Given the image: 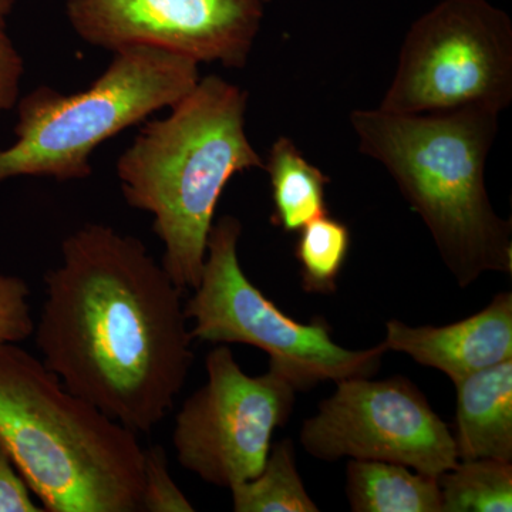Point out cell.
Listing matches in <instances>:
<instances>
[{
    "mask_svg": "<svg viewBox=\"0 0 512 512\" xmlns=\"http://www.w3.org/2000/svg\"><path fill=\"white\" fill-rule=\"evenodd\" d=\"M456 389L458 460L512 463V359L466 377Z\"/></svg>",
    "mask_w": 512,
    "mask_h": 512,
    "instance_id": "7c38bea8",
    "label": "cell"
},
{
    "mask_svg": "<svg viewBox=\"0 0 512 512\" xmlns=\"http://www.w3.org/2000/svg\"><path fill=\"white\" fill-rule=\"evenodd\" d=\"M205 369L207 382L175 417L173 446L185 470L207 484L232 488L261 473L298 390L272 366L264 375H247L225 345L208 353Z\"/></svg>",
    "mask_w": 512,
    "mask_h": 512,
    "instance_id": "ba28073f",
    "label": "cell"
},
{
    "mask_svg": "<svg viewBox=\"0 0 512 512\" xmlns=\"http://www.w3.org/2000/svg\"><path fill=\"white\" fill-rule=\"evenodd\" d=\"M16 0H0V114L18 104L20 80L25 72L22 56L8 33V19Z\"/></svg>",
    "mask_w": 512,
    "mask_h": 512,
    "instance_id": "ffe728a7",
    "label": "cell"
},
{
    "mask_svg": "<svg viewBox=\"0 0 512 512\" xmlns=\"http://www.w3.org/2000/svg\"><path fill=\"white\" fill-rule=\"evenodd\" d=\"M0 441L50 512H143L136 431L67 390L18 343H0Z\"/></svg>",
    "mask_w": 512,
    "mask_h": 512,
    "instance_id": "277c9868",
    "label": "cell"
},
{
    "mask_svg": "<svg viewBox=\"0 0 512 512\" xmlns=\"http://www.w3.org/2000/svg\"><path fill=\"white\" fill-rule=\"evenodd\" d=\"M198 64L158 47L128 46L114 52L109 67L83 92L37 87L18 103L15 143L0 148V183L90 177L94 150L187 96L200 82Z\"/></svg>",
    "mask_w": 512,
    "mask_h": 512,
    "instance_id": "5b68a950",
    "label": "cell"
},
{
    "mask_svg": "<svg viewBox=\"0 0 512 512\" xmlns=\"http://www.w3.org/2000/svg\"><path fill=\"white\" fill-rule=\"evenodd\" d=\"M272 188V224L284 232H299L328 214L326 188L330 178L306 160L292 138H276L265 161Z\"/></svg>",
    "mask_w": 512,
    "mask_h": 512,
    "instance_id": "5bb4252c",
    "label": "cell"
},
{
    "mask_svg": "<svg viewBox=\"0 0 512 512\" xmlns=\"http://www.w3.org/2000/svg\"><path fill=\"white\" fill-rule=\"evenodd\" d=\"M386 350L406 353L454 383L512 359V293H498L483 311L446 326L386 323Z\"/></svg>",
    "mask_w": 512,
    "mask_h": 512,
    "instance_id": "8fae6325",
    "label": "cell"
},
{
    "mask_svg": "<svg viewBox=\"0 0 512 512\" xmlns=\"http://www.w3.org/2000/svg\"><path fill=\"white\" fill-rule=\"evenodd\" d=\"M346 494L355 512H443L439 478L386 461H350Z\"/></svg>",
    "mask_w": 512,
    "mask_h": 512,
    "instance_id": "4fadbf2b",
    "label": "cell"
},
{
    "mask_svg": "<svg viewBox=\"0 0 512 512\" xmlns=\"http://www.w3.org/2000/svg\"><path fill=\"white\" fill-rule=\"evenodd\" d=\"M66 15L80 39L101 49L153 46L244 69L265 0H67Z\"/></svg>",
    "mask_w": 512,
    "mask_h": 512,
    "instance_id": "30bf717a",
    "label": "cell"
},
{
    "mask_svg": "<svg viewBox=\"0 0 512 512\" xmlns=\"http://www.w3.org/2000/svg\"><path fill=\"white\" fill-rule=\"evenodd\" d=\"M143 512H192L190 500L175 483L168 468L167 453L161 446L144 450Z\"/></svg>",
    "mask_w": 512,
    "mask_h": 512,
    "instance_id": "ac0fdd59",
    "label": "cell"
},
{
    "mask_svg": "<svg viewBox=\"0 0 512 512\" xmlns=\"http://www.w3.org/2000/svg\"><path fill=\"white\" fill-rule=\"evenodd\" d=\"M303 423L301 444L318 460L386 461L439 478L458 464L453 431L404 377H350Z\"/></svg>",
    "mask_w": 512,
    "mask_h": 512,
    "instance_id": "9c48e42d",
    "label": "cell"
},
{
    "mask_svg": "<svg viewBox=\"0 0 512 512\" xmlns=\"http://www.w3.org/2000/svg\"><path fill=\"white\" fill-rule=\"evenodd\" d=\"M0 441V512H42Z\"/></svg>",
    "mask_w": 512,
    "mask_h": 512,
    "instance_id": "44dd1931",
    "label": "cell"
},
{
    "mask_svg": "<svg viewBox=\"0 0 512 512\" xmlns=\"http://www.w3.org/2000/svg\"><path fill=\"white\" fill-rule=\"evenodd\" d=\"M512 103V20L488 0H441L407 30L379 109L396 114Z\"/></svg>",
    "mask_w": 512,
    "mask_h": 512,
    "instance_id": "52a82bcc",
    "label": "cell"
},
{
    "mask_svg": "<svg viewBox=\"0 0 512 512\" xmlns=\"http://www.w3.org/2000/svg\"><path fill=\"white\" fill-rule=\"evenodd\" d=\"M232 508L237 512H318L306 491L292 440L275 444L264 468L252 480L229 488Z\"/></svg>",
    "mask_w": 512,
    "mask_h": 512,
    "instance_id": "9a60e30c",
    "label": "cell"
},
{
    "mask_svg": "<svg viewBox=\"0 0 512 512\" xmlns=\"http://www.w3.org/2000/svg\"><path fill=\"white\" fill-rule=\"evenodd\" d=\"M248 93L220 76L202 77L164 119L148 121L117 160L130 207L153 215L165 271L194 291L222 192L234 175L261 168L245 130Z\"/></svg>",
    "mask_w": 512,
    "mask_h": 512,
    "instance_id": "3957f363",
    "label": "cell"
},
{
    "mask_svg": "<svg viewBox=\"0 0 512 512\" xmlns=\"http://www.w3.org/2000/svg\"><path fill=\"white\" fill-rule=\"evenodd\" d=\"M25 279L0 274V343H19L33 336L35 320Z\"/></svg>",
    "mask_w": 512,
    "mask_h": 512,
    "instance_id": "d6986e66",
    "label": "cell"
},
{
    "mask_svg": "<svg viewBox=\"0 0 512 512\" xmlns=\"http://www.w3.org/2000/svg\"><path fill=\"white\" fill-rule=\"evenodd\" d=\"M45 285L33 330L43 363L111 419L150 433L194 362L183 289L140 239L103 224L64 239Z\"/></svg>",
    "mask_w": 512,
    "mask_h": 512,
    "instance_id": "6da1fadb",
    "label": "cell"
},
{
    "mask_svg": "<svg viewBox=\"0 0 512 512\" xmlns=\"http://www.w3.org/2000/svg\"><path fill=\"white\" fill-rule=\"evenodd\" d=\"M241 234V222L231 215L212 225L200 284L184 302L192 339L264 350L269 366L284 373L298 392L323 382L375 375L387 352L383 345L343 348L332 339L325 320L292 319L249 281L239 264Z\"/></svg>",
    "mask_w": 512,
    "mask_h": 512,
    "instance_id": "8992f818",
    "label": "cell"
},
{
    "mask_svg": "<svg viewBox=\"0 0 512 512\" xmlns=\"http://www.w3.org/2000/svg\"><path fill=\"white\" fill-rule=\"evenodd\" d=\"M274 2V0H265V3H271Z\"/></svg>",
    "mask_w": 512,
    "mask_h": 512,
    "instance_id": "7402d4cb",
    "label": "cell"
},
{
    "mask_svg": "<svg viewBox=\"0 0 512 512\" xmlns=\"http://www.w3.org/2000/svg\"><path fill=\"white\" fill-rule=\"evenodd\" d=\"M350 231L345 222L322 215L299 231L295 256L301 265L303 291L330 295L348 261Z\"/></svg>",
    "mask_w": 512,
    "mask_h": 512,
    "instance_id": "e0dca14e",
    "label": "cell"
},
{
    "mask_svg": "<svg viewBox=\"0 0 512 512\" xmlns=\"http://www.w3.org/2000/svg\"><path fill=\"white\" fill-rule=\"evenodd\" d=\"M497 111L350 113L359 151L383 165L429 229L458 286L485 272H512V227L495 212L485 165L498 133Z\"/></svg>",
    "mask_w": 512,
    "mask_h": 512,
    "instance_id": "7a4b0ae2",
    "label": "cell"
},
{
    "mask_svg": "<svg viewBox=\"0 0 512 512\" xmlns=\"http://www.w3.org/2000/svg\"><path fill=\"white\" fill-rule=\"evenodd\" d=\"M443 512H511L512 464L493 458L460 460L439 477Z\"/></svg>",
    "mask_w": 512,
    "mask_h": 512,
    "instance_id": "2e32d148",
    "label": "cell"
}]
</instances>
